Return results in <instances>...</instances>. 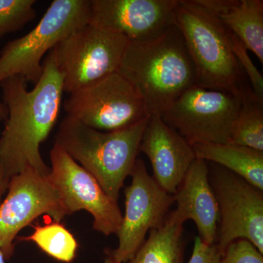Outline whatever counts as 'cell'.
Instances as JSON below:
<instances>
[{
    "label": "cell",
    "mask_w": 263,
    "mask_h": 263,
    "mask_svg": "<svg viewBox=\"0 0 263 263\" xmlns=\"http://www.w3.org/2000/svg\"><path fill=\"white\" fill-rule=\"evenodd\" d=\"M43 70L32 90L20 76L0 83L3 103L8 110L0 138V163L10 178L32 167L48 176L51 168L41 157L40 146L57 122L64 92L63 76L57 65L54 48L43 62Z\"/></svg>",
    "instance_id": "6da1fadb"
},
{
    "label": "cell",
    "mask_w": 263,
    "mask_h": 263,
    "mask_svg": "<svg viewBox=\"0 0 263 263\" xmlns=\"http://www.w3.org/2000/svg\"><path fill=\"white\" fill-rule=\"evenodd\" d=\"M117 72L139 92L151 116L162 115L197 86L195 66L175 24L155 39L129 42Z\"/></svg>",
    "instance_id": "7a4b0ae2"
},
{
    "label": "cell",
    "mask_w": 263,
    "mask_h": 263,
    "mask_svg": "<svg viewBox=\"0 0 263 263\" xmlns=\"http://www.w3.org/2000/svg\"><path fill=\"white\" fill-rule=\"evenodd\" d=\"M148 119L121 130L104 132L66 116L55 143L96 179L102 189L118 202L124 181L137 160Z\"/></svg>",
    "instance_id": "3957f363"
},
{
    "label": "cell",
    "mask_w": 263,
    "mask_h": 263,
    "mask_svg": "<svg viewBox=\"0 0 263 263\" xmlns=\"http://www.w3.org/2000/svg\"><path fill=\"white\" fill-rule=\"evenodd\" d=\"M174 24L195 66L197 86L239 94L252 89L233 51L231 32L199 0H179Z\"/></svg>",
    "instance_id": "277c9868"
},
{
    "label": "cell",
    "mask_w": 263,
    "mask_h": 263,
    "mask_svg": "<svg viewBox=\"0 0 263 263\" xmlns=\"http://www.w3.org/2000/svg\"><path fill=\"white\" fill-rule=\"evenodd\" d=\"M90 20L91 0L52 2L34 29L9 41L0 51V83L20 76L35 84L42 76L46 53Z\"/></svg>",
    "instance_id": "5b68a950"
},
{
    "label": "cell",
    "mask_w": 263,
    "mask_h": 263,
    "mask_svg": "<svg viewBox=\"0 0 263 263\" xmlns=\"http://www.w3.org/2000/svg\"><path fill=\"white\" fill-rule=\"evenodd\" d=\"M64 109L67 116L104 132L133 127L151 117L141 95L119 72L70 93Z\"/></svg>",
    "instance_id": "8992f818"
},
{
    "label": "cell",
    "mask_w": 263,
    "mask_h": 263,
    "mask_svg": "<svg viewBox=\"0 0 263 263\" xmlns=\"http://www.w3.org/2000/svg\"><path fill=\"white\" fill-rule=\"evenodd\" d=\"M129 41L122 34L89 23L57 45L64 91L73 92L117 72Z\"/></svg>",
    "instance_id": "52a82bcc"
},
{
    "label": "cell",
    "mask_w": 263,
    "mask_h": 263,
    "mask_svg": "<svg viewBox=\"0 0 263 263\" xmlns=\"http://www.w3.org/2000/svg\"><path fill=\"white\" fill-rule=\"evenodd\" d=\"M245 94L194 86L160 117L190 145L228 143Z\"/></svg>",
    "instance_id": "ba28073f"
},
{
    "label": "cell",
    "mask_w": 263,
    "mask_h": 263,
    "mask_svg": "<svg viewBox=\"0 0 263 263\" xmlns=\"http://www.w3.org/2000/svg\"><path fill=\"white\" fill-rule=\"evenodd\" d=\"M209 178L219 209L218 248L223 253L232 242L245 239L263 254V191L216 164Z\"/></svg>",
    "instance_id": "9c48e42d"
},
{
    "label": "cell",
    "mask_w": 263,
    "mask_h": 263,
    "mask_svg": "<svg viewBox=\"0 0 263 263\" xmlns=\"http://www.w3.org/2000/svg\"><path fill=\"white\" fill-rule=\"evenodd\" d=\"M43 214L57 222L67 216L49 175L28 167L10 178L8 195L0 203V251L5 260L14 252L19 231Z\"/></svg>",
    "instance_id": "30bf717a"
},
{
    "label": "cell",
    "mask_w": 263,
    "mask_h": 263,
    "mask_svg": "<svg viewBox=\"0 0 263 263\" xmlns=\"http://www.w3.org/2000/svg\"><path fill=\"white\" fill-rule=\"evenodd\" d=\"M130 176L131 184L124 190L125 214L117 233L119 246L106 251L117 263L134 257L146 240L147 233L164 224L174 204V195L159 186L141 159H137Z\"/></svg>",
    "instance_id": "8fae6325"
},
{
    "label": "cell",
    "mask_w": 263,
    "mask_h": 263,
    "mask_svg": "<svg viewBox=\"0 0 263 263\" xmlns=\"http://www.w3.org/2000/svg\"><path fill=\"white\" fill-rule=\"evenodd\" d=\"M50 158L49 178L60 193L66 214L87 211L94 218V230L105 235L117 234L123 219L118 202L112 200L94 176L57 143Z\"/></svg>",
    "instance_id": "7c38bea8"
},
{
    "label": "cell",
    "mask_w": 263,
    "mask_h": 263,
    "mask_svg": "<svg viewBox=\"0 0 263 263\" xmlns=\"http://www.w3.org/2000/svg\"><path fill=\"white\" fill-rule=\"evenodd\" d=\"M179 0H91L90 23L127 38L144 42L174 24Z\"/></svg>",
    "instance_id": "4fadbf2b"
},
{
    "label": "cell",
    "mask_w": 263,
    "mask_h": 263,
    "mask_svg": "<svg viewBox=\"0 0 263 263\" xmlns=\"http://www.w3.org/2000/svg\"><path fill=\"white\" fill-rule=\"evenodd\" d=\"M139 152L149 159L156 182L173 195L196 160L192 145L158 115L149 117Z\"/></svg>",
    "instance_id": "5bb4252c"
},
{
    "label": "cell",
    "mask_w": 263,
    "mask_h": 263,
    "mask_svg": "<svg viewBox=\"0 0 263 263\" xmlns=\"http://www.w3.org/2000/svg\"><path fill=\"white\" fill-rule=\"evenodd\" d=\"M208 162L195 160L174 195L176 208L171 215L184 224L191 219L196 224L199 237L204 243H216L219 209L209 178Z\"/></svg>",
    "instance_id": "9a60e30c"
},
{
    "label": "cell",
    "mask_w": 263,
    "mask_h": 263,
    "mask_svg": "<svg viewBox=\"0 0 263 263\" xmlns=\"http://www.w3.org/2000/svg\"><path fill=\"white\" fill-rule=\"evenodd\" d=\"M263 63L262 0H199Z\"/></svg>",
    "instance_id": "2e32d148"
},
{
    "label": "cell",
    "mask_w": 263,
    "mask_h": 263,
    "mask_svg": "<svg viewBox=\"0 0 263 263\" xmlns=\"http://www.w3.org/2000/svg\"><path fill=\"white\" fill-rule=\"evenodd\" d=\"M196 159L218 164L263 191V152L232 143L192 145Z\"/></svg>",
    "instance_id": "e0dca14e"
},
{
    "label": "cell",
    "mask_w": 263,
    "mask_h": 263,
    "mask_svg": "<svg viewBox=\"0 0 263 263\" xmlns=\"http://www.w3.org/2000/svg\"><path fill=\"white\" fill-rule=\"evenodd\" d=\"M183 224L168 214L164 224L150 231L149 236L133 258L124 263H183Z\"/></svg>",
    "instance_id": "ac0fdd59"
},
{
    "label": "cell",
    "mask_w": 263,
    "mask_h": 263,
    "mask_svg": "<svg viewBox=\"0 0 263 263\" xmlns=\"http://www.w3.org/2000/svg\"><path fill=\"white\" fill-rule=\"evenodd\" d=\"M228 143L263 152V101L252 89L243 95Z\"/></svg>",
    "instance_id": "d6986e66"
},
{
    "label": "cell",
    "mask_w": 263,
    "mask_h": 263,
    "mask_svg": "<svg viewBox=\"0 0 263 263\" xmlns=\"http://www.w3.org/2000/svg\"><path fill=\"white\" fill-rule=\"evenodd\" d=\"M34 231L30 236L21 240H32L45 253L57 260L66 263L73 261L78 243L72 233L61 223L55 222L45 226H34Z\"/></svg>",
    "instance_id": "ffe728a7"
},
{
    "label": "cell",
    "mask_w": 263,
    "mask_h": 263,
    "mask_svg": "<svg viewBox=\"0 0 263 263\" xmlns=\"http://www.w3.org/2000/svg\"><path fill=\"white\" fill-rule=\"evenodd\" d=\"M35 0H0V39L35 18Z\"/></svg>",
    "instance_id": "44dd1931"
},
{
    "label": "cell",
    "mask_w": 263,
    "mask_h": 263,
    "mask_svg": "<svg viewBox=\"0 0 263 263\" xmlns=\"http://www.w3.org/2000/svg\"><path fill=\"white\" fill-rule=\"evenodd\" d=\"M231 43L235 57L250 84L254 94L263 101V78L256 68L252 59L249 56L248 50L243 43L231 32Z\"/></svg>",
    "instance_id": "7402d4cb"
},
{
    "label": "cell",
    "mask_w": 263,
    "mask_h": 263,
    "mask_svg": "<svg viewBox=\"0 0 263 263\" xmlns=\"http://www.w3.org/2000/svg\"><path fill=\"white\" fill-rule=\"evenodd\" d=\"M219 263H263V254L249 240L238 239L226 247Z\"/></svg>",
    "instance_id": "603a6c76"
},
{
    "label": "cell",
    "mask_w": 263,
    "mask_h": 263,
    "mask_svg": "<svg viewBox=\"0 0 263 263\" xmlns=\"http://www.w3.org/2000/svg\"><path fill=\"white\" fill-rule=\"evenodd\" d=\"M221 255L222 252L216 243L205 245L197 236L195 239L193 254L187 263H219Z\"/></svg>",
    "instance_id": "cb8c5ba5"
},
{
    "label": "cell",
    "mask_w": 263,
    "mask_h": 263,
    "mask_svg": "<svg viewBox=\"0 0 263 263\" xmlns=\"http://www.w3.org/2000/svg\"><path fill=\"white\" fill-rule=\"evenodd\" d=\"M10 178L5 172L3 166L0 163V203L3 201V196L8 191Z\"/></svg>",
    "instance_id": "d4e9b609"
},
{
    "label": "cell",
    "mask_w": 263,
    "mask_h": 263,
    "mask_svg": "<svg viewBox=\"0 0 263 263\" xmlns=\"http://www.w3.org/2000/svg\"><path fill=\"white\" fill-rule=\"evenodd\" d=\"M8 117V110L3 102H0V121L5 120Z\"/></svg>",
    "instance_id": "484cf974"
},
{
    "label": "cell",
    "mask_w": 263,
    "mask_h": 263,
    "mask_svg": "<svg viewBox=\"0 0 263 263\" xmlns=\"http://www.w3.org/2000/svg\"><path fill=\"white\" fill-rule=\"evenodd\" d=\"M107 257L105 259V262L104 263H117L113 258H112L111 256L108 253H107Z\"/></svg>",
    "instance_id": "4316f807"
},
{
    "label": "cell",
    "mask_w": 263,
    "mask_h": 263,
    "mask_svg": "<svg viewBox=\"0 0 263 263\" xmlns=\"http://www.w3.org/2000/svg\"><path fill=\"white\" fill-rule=\"evenodd\" d=\"M5 259L1 251H0V263H5Z\"/></svg>",
    "instance_id": "83f0119b"
}]
</instances>
